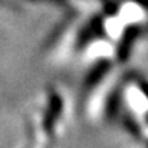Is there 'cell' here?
I'll return each mask as SVG.
<instances>
[{
  "instance_id": "obj_1",
  "label": "cell",
  "mask_w": 148,
  "mask_h": 148,
  "mask_svg": "<svg viewBox=\"0 0 148 148\" xmlns=\"http://www.w3.org/2000/svg\"><path fill=\"white\" fill-rule=\"evenodd\" d=\"M103 71H104V66H103V65L97 66V68L89 74V77H88V83H94V82H95V80H97L100 76H103Z\"/></svg>"
}]
</instances>
